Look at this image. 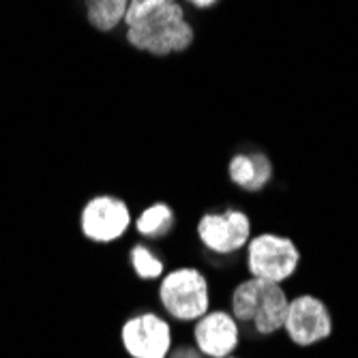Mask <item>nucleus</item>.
<instances>
[{
	"mask_svg": "<svg viewBox=\"0 0 358 358\" xmlns=\"http://www.w3.org/2000/svg\"><path fill=\"white\" fill-rule=\"evenodd\" d=\"M127 41L140 52L170 56L193 43V28L185 9L172 0H134L127 7Z\"/></svg>",
	"mask_w": 358,
	"mask_h": 358,
	"instance_id": "nucleus-1",
	"label": "nucleus"
},
{
	"mask_svg": "<svg viewBox=\"0 0 358 358\" xmlns=\"http://www.w3.org/2000/svg\"><path fill=\"white\" fill-rule=\"evenodd\" d=\"M289 299L279 283L247 279L232 294V317L247 322L259 335H273L285 327Z\"/></svg>",
	"mask_w": 358,
	"mask_h": 358,
	"instance_id": "nucleus-2",
	"label": "nucleus"
},
{
	"mask_svg": "<svg viewBox=\"0 0 358 358\" xmlns=\"http://www.w3.org/2000/svg\"><path fill=\"white\" fill-rule=\"evenodd\" d=\"M159 299L172 317L180 322L200 320L210 305L208 281L195 268H176L161 281Z\"/></svg>",
	"mask_w": 358,
	"mask_h": 358,
	"instance_id": "nucleus-3",
	"label": "nucleus"
},
{
	"mask_svg": "<svg viewBox=\"0 0 358 358\" xmlns=\"http://www.w3.org/2000/svg\"><path fill=\"white\" fill-rule=\"evenodd\" d=\"M301 253L289 238L277 234H259L249 243L247 266L253 279L279 283L296 273Z\"/></svg>",
	"mask_w": 358,
	"mask_h": 358,
	"instance_id": "nucleus-4",
	"label": "nucleus"
},
{
	"mask_svg": "<svg viewBox=\"0 0 358 358\" xmlns=\"http://www.w3.org/2000/svg\"><path fill=\"white\" fill-rule=\"evenodd\" d=\"M122 348L131 358H168L172 352V329L155 313L127 320L120 331Z\"/></svg>",
	"mask_w": 358,
	"mask_h": 358,
	"instance_id": "nucleus-5",
	"label": "nucleus"
},
{
	"mask_svg": "<svg viewBox=\"0 0 358 358\" xmlns=\"http://www.w3.org/2000/svg\"><path fill=\"white\" fill-rule=\"evenodd\" d=\"M285 333L287 337L301 348H309L333 333L331 311L315 296H299L289 301L287 317H285Z\"/></svg>",
	"mask_w": 358,
	"mask_h": 358,
	"instance_id": "nucleus-6",
	"label": "nucleus"
},
{
	"mask_svg": "<svg viewBox=\"0 0 358 358\" xmlns=\"http://www.w3.org/2000/svg\"><path fill=\"white\" fill-rule=\"evenodd\" d=\"M200 241L215 253H234L247 247L251 236V221L243 210L208 213L198 223Z\"/></svg>",
	"mask_w": 358,
	"mask_h": 358,
	"instance_id": "nucleus-7",
	"label": "nucleus"
},
{
	"mask_svg": "<svg viewBox=\"0 0 358 358\" xmlns=\"http://www.w3.org/2000/svg\"><path fill=\"white\" fill-rule=\"evenodd\" d=\"M129 223L131 213L114 195H96L82 210V232L94 243H112L120 238Z\"/></svg>",
	"mask_w": 358,
	"mask_h": 358,
	"instance_id": "nucleus-8",
	"label": "nucleus"
},
{
	"mask_svg": "<svg viewBox=\"0 0 358 358\" xmlns=\"http://www.w3.org/2000/svg\"><path fill=\"white\" fill-rule=\"evenodd\" d=\"M195 345L208 358H227L238 345V322L225 311H210L193 329Z\"/></svg>",
	"mask_w": 358,
	"mask_h": 358,
	"instance_id": "nucleus-9",
	"label": "nucleus"
},
{
	"mask_svg": "<svg viewBox=\"0 0 358 358\" xmlns=\"http://www.w3.org/2000/svg\"><path fill=\"white\" fill-rule=\"evenodd\" d=\"M230 178L249 193L262 191L273 178V164L264 152L236 155L230 161Z\"/></svg>",
	"mask_w": 358,
	"mask_h": 358,
	"instance_id": "nucleus-10",
	"label": "nucleus"
},
{
	"mask_svg": "<svg viewBox=\"0 0 358 358\" xmlns=\"http://www.w3.org/2000/svg\"><path fill=\"white\" fill-rule=\"evenodd\" d=\"M174 227V213L168 204H152L148 206L138 219H136V230L142 236L148 238H161L172 232Z\"/></svg>",
	"mask_w": 358,
	"mask_h": 358,
	"instance_id": "nucleus-11",
	"label": "nucleus"
},
{
	"mask_svg": "<svg viewBox=\"0 0 358 358\" xmlns=\"http://www.w3.org/2000/svg\"><path fill=\"white\" fill-rule=\"evenodd\" d=\"M86 13H88V22L96 28V30H114L120 22H124L127 15V0H92V3L86 5Z\"/></svg>",
	"mask_w": 358,
	"mask_h": 358,
	"instance_id": "nucleus-12",
	"label": "nucleus"
},
{
	"mask_svg": "<svg viewBox=\"0 0 358 358\" xmlns=\"http://www.w3.org/2000/svg\"><path fill=\"white\" fill-rule=\"evenodd\" d=\"M131 264L140 279H159L161 273H164V262L144 245L131 249Z\"/></svg>",
	"mask_w": 358,
	"mask_h": 358,
	"instance_id": "nucleus-13",
	"label": "nucleus"
},
{
	"mask_svg": "<svg viewBox=\"0 0 358 358\" xmlns=\"http://www.w3.org/2000/svg\"><path fill=\"white\" fill-rule=\"evenodd\" d=\"M168 358H206L200 350H193V348H178L174 352L168 354Z\"/></svg>",
	"mask_w": 358,
	"mask_h": 358,
	"instance_id": "nucleus-14",
	"label": "nucleus"
},
{
	"mask_svg": "<svg viewBox=\"0 0 358 358\" xmlns=\"http://www.w3.org/2000/svg\"><path fill=\"white\" fill-rule=\"evenodd\" d=\"M191 5H193V7H198V9H206V7H213L215 3H195V0H193Z\"/></svg>",
	"mask_w": 358,
	"mask_h": 358,
	"instance_id": "nucleus-15",
	"label": "nucleus"
},
{
	"mask_svg": "<svg viewBox=\"0 0 358 358\" xmlns=\"http://www.w3.org/2000/svg\"><path fill=\"white\" fill-rule=\"evenodd\" d=\"M227 358H234V356H227Z\"/></svg>",
	"mask_w": 358,
	"mask_h": 358,
	"instance_id": "nucleus-16",
	"label": "nucleus"
}]
</instances>
